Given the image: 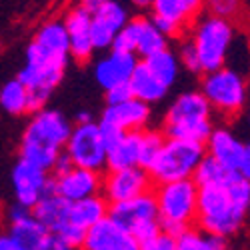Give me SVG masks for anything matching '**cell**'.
Listing matches in <instances>:
<instances>
[{
    "instance_id": "6da1fadb",
    "label": "cell",
    "mask_w": 250,
    "mask_h": 250,
    "mask_svg": "<svg viewBox=\"0 0 250 250\" xmlns=\"http://www.w3.org/2000/svg\"><path fill=\"white\" fill-rule=\"evenodd\" d=\"M70 56V38L64 20H46L34 32L24 52L18 78L30 90V114L46 108V102L62 82Z\"/></svg>"
},
{
    "instance_id": "7a4b0ae2",
    "label": "cell",
    "mask_w": 250,
    "mask_h": 250,
    "mask_svg": "<svg viewBox=\"0 0 250 250\" xmlns=\"http://www.w3.org/2000/svg\"><path fill=\"white\" fill-rule=\"evenodd\" d=\"M250 212V180L230 174L224 182L200 188L198 226L202 230L230 238L244 226Z\"/></svg>"
},
{
    "instance_id": "3957f363",
    "label": "cell",
    "mask_w": 250,
    "mask_h": 250,
    "mask_svg": "<svg viewBox=\"0 0 250 250\" xmlns=\"http://www.w3.org/2000/svg\"><path fill=\"white\" fill-rule=\"evenodd\" d=\"M72 128L70 120L60 110L42 108L34 112L20 138V158L50 172L56 160L64 154Z\"/></svg>"
},
{
    "instance_id": "277c9868",
    "label": "cell",
    "mask_w": 250,
    "mask_h": 250,
    "mask_svg": "<svg viewBox=\"0 0 250 250\" xmlns=\"http://www.w3.org/2000/svg\"><path fill=\"white\" fill-rule=\"evenodd\" d=\"M212 112L214 110L202 90L180 92L164 114L162 132L166 138H182L206 144L214 130Z\"/></svg>"
},
{
    "instance_id": "5b68a950",
    "label": "cell",
    "mask_w": 250,
    "mask_h": 250,
    "mask_svg": "<svg viewBox=\"0 0 250 250\" xmlns=\"http://www.w3.org/2000/svg\"><path fill=\"white\" fill-rule=\"evenodd\" d=\"M154 196L158 202L162 232L180 238L198 218L200 186L194 178L164 182L156 186Z\"/></svg>"
},
{
    "instance_id": "8992f818",
    "label": "cell",
    "mask_w": 250,
    "mask_h": 250,
    "mask_svg": "<svg viewBox=\"0 0 250 250\" xmlns=\"http://www.w3.org/2000/svg\"><path fill=\"white\" fill-rule=\"evenodd\" d=\"M206 156V144L182 138H166L164 146L148 168L154 184L192 178Z\"/></svg>"
},
{
    "instance_id": "52a82bcc",
    "label": "cell",
    "mask_w": 250,
    "mask_h": 250,
    "mask_svg": "<svg viewBox=\"0 0 250 250\" xmlns=\"http://www.w3.org/2000/svg\"><path fill=\"white\" fill-rule=\"evenodd\" d=\"M190 40L198 50L204 74L212 72L226 64L234 42V26L230 22V18L216 16V14L204 16L194 24Z\"/></svg>"
},
{
    "instance_id": "ba28073f",
    "label": "cell",
    "mask_w": 250,
    "mask_h": 250,
    "mask_svg": "<svg viewBox=\"0 0 250 250\" xmlns=\"http://www.w3.org/2000/svg\"><path fill=\"white\" fill-rule=\"evenodd\" d=\"M200 90L210 102L212 110L222 116H236L248 102V86L244 76L228 66L206 72Z\"/></svg>"
},
{
    "instance_id": "9c48e42d",
    "label": "cell",
    "mask_w": 250,
    "mask_h": 250,
    "mask_svg": "<svg viewBox=\"0 0 250 250\" xmlns=\"http://www.w3.org/2000/svg\"><path fill=\"white\" fill-rule=\"evenodd\" d=\"M110 218H114L120 226L126 230L142 244L156 234L162 232V222H160V212H158V202L152 192H146L142 196L110 204Z\"/></svg>"
},
{
    "instance_id": "30bf717a",
    "label": "cell",
    "mask_w": 250,
    "mask_h": 250,
    "mask_svg": "<svg viewBox=\"0 0 250 250\" xmlns=\"http://www.w3.org/2000/svg\"><path fill=\"white\" fill-rule=\"evenodd\" d=\"M64 152L70 156L74 166H80V168L96 172L108 168V140L102 132L100 122L92 120L74 124Z\"/></svg>"
},
{
    "instance_id": "8fae6325",
    "label": "cell",
    "mask_w": 250,
    "mask_h": 250,
    "mask_svg": "<svg viewBox=\"0 0 250 250\" xmlns=\"http://www.w3.org/2000/svg\"><path fill=\"white\" fill-rule=\"evenodd\" d=\"M152 118V108L148 102H144L136 96L118 102V104H106V108L100 114V126L102 132L110 142L122 132L132 130H146Z\"/></svg>"
},
{
    "instance_id": "7c38bea8",
    "label": "cell",
    "mask_w": 250,
    "mask_h": 250,
    "mask_svg": "<svg viewBox=\"0 0 250 250\" xmlns=\"http://www.w3.org/2000/svg\"><path fill=\"white\" fill-rule=\"evenodd\" d=\"M10 186L14 202L34 208L40 198H42L52 186V176L48 170L40 168V166L18 158L10 170Z\"/></svg>"
},
{
    "instance_id": "4fadbf2b",
    "label": "cell",
    "mask_w": 250,
    "mask_h": 250,
    "mask_svg": "<svg viewBox=\"0 0 250 250\" xmlns=\"http://www.w3.org/2000/svg\"><path fill=\"white\" fill-rule=\"evenodd\" d=\"M152 186H154V180L150 172L146 168H142V166L108 170V174L102 178V196L110 204H116V202H124L146 192H152Z\"/></svg>"
},
{
    "instance_id": "5bb4252c",
    "label": "cell",
    "mask_w": 250,
    "mask_h": 250,
    "mask_svg": "<svg viewBox=\"0 0 250 250\" xmlns=\"http://www.w3.org/2000/svg\"><path fill=\"white\" fill-rule=\"evenodd\" d=\"M204 4V0H154L150 12L154 24L168 38H176L194 22Z\"/></svg>"
},
{
    "instance_id": "9a60e30c",
    "label": "cell",
    "mask_w": 250,
    "mask_h": 250,
    "mask_svg": "<svg viewBox=\"0 0 250 250\" xmlns=\"http://www.w3.org/2000/svg\"><path fill=\"white\" fill-rule=\"evenodd\" d=\"M62 20H64L70 38V56L80 64H84L96 52L94 36H92V8H88L82 2L74 4Z\"/></svg>"
},
{
    "instance_id": "2e32d148",
    "label": "cell",
    "mask_w": 250,
    "mask_h": 250,
    "mask_svg": "<svg viewBox=\"0 0 250 250\" xmlns=\"http://www.w3.org/2000/svg\"><path fill=\"white\" fill-rule=\"evenodd\" d=\"M138 54L110 48L104 52L94 62V80L96 84L106 92L118 84H126L130 82L136 66H138Z\"/></svg>"
},
{
    "instance_id": "e0dca14e",
    "label": "cell",
    "mask_w": 250,
    "mask_h": 250,
    "mask_svg": "<svg viewBox=\"0 0 250 250\" xmlns=\"http://www.w3.org/2000/svg\"><path fill=\"white\" fill-rule=\"evenodd\" d=\"M128 10L118 0H104L92 8V36L96 50H110L118 32L128 22Z\"/></svg>"
},
{
    "instance_id": "ac0fdd59",
    "label": "cell",
    "mask_w": 250,
    "mask_h": 250,
    "mask_svg": "<svg viewBox=\"0 0 250 250\" xmlns=\"http://www.w3.org/2000/svg\"><path fill=\"white\" fill-rule=\"evenodd\" d=\"M52 188L68 202H78L96 194H102V176L96 170L74 166L66 174L52 176Z\"/></svg>"
},
{
    "instance_id": "d6986e66",
    "label": "cell",
    "mask_w": 250,
    "mask_h": 250,
    "mask_svg": "<svg viewBox=\"0 0 250 250\" xmlns=\"http://www.w3.org/2000/svg\"><path fill=\"white\" fill-rule=\"evenodd\" d=\"M80 250H140V242L114 218L106 216L86 232Z\"/></svg>"
},
{
    "instance_id": "ffe728a7",
    "label": "cell",
    "mask_w": 250,
    "mask_h": 250,
    "mask_svg": "<svg viewBox=\"0 0 250 250\" xmlns=\"http://www.w3.org/2000/svg\"><path fill=\"white\" fill-rule=\"evenodd\" d=\"M6 218H8V232L16 240L22 242L28 250H36L40 244L46 240V236L50 234L46 224H42L34 216L32 208L22 206L18 202H14L8 208Z\"/></svg>"
},
{
    "instance_id": "44dd1931",
    "label": "cell",
    "mask_w": 250,
    "mask_h": 250,
    "mask_svg": "<svg viewBox=\"0 0 250 250\" xmlns=\"http://www.w3.org/2000/svg\"><path fill=\"white\" fill-rule=\"evenodd\" d=\"M244 152V142L228 128H214L206 140V154L218 160L226 170L238 174V166Z\"/></svg>"
},
{
    "instance_id": "7402d4cb",
    "label": "cell",
    "mask_w": 250,
    "mask_h": 250,
    "mask_svg": "<svg viewBox=\"0 0 250 250\" xmlns=\"http://www.w3.org/2000/svg\"><path fill=\"white\" fill-rule=\"evenodd\" d=\"M142 132H122L108 142V170L142 166Z\"/></svg>"
},
{
    "instance_id": "603a6c76",
    "label": "cell",
    "mask_w": 250,
    "mask_h": 250,
    "mask_svg": "<svg viewBox=\"0 0 250 250\" xmlns=\"http://www.w3.org/2000/svg\"><path fill=\"white\" fill-rule=\"evenodd\" d=\"M70 204L66 198H62L60 194L54 192V188L50 186V190L40 198V202L32 208L34 216L46 224V228L52 234H60L66 226H70Z\"/></svg>"
},
{
    "instance_id": "cb8c5ba5",
    "label": "cell",
    "mask_w": 250,
    "mask_h": 250,
    "mask_svg": "<svg viewBox=\"0 0 250 250\" xmlns=\"http://www.w3.org/2000/svg\"><path fill=\"white\" fill-rule=\"evenodd\" d=\"M130 88H132V94L144 102H148V104H156L160 100L166 98V94H168L170 86L166 84V82H162L152 70L150 66L146 64L144 60L138 62V66L130 78Z\"/></svg>"
},
{
    "instance_id": "d4e9b609",
    "label": "cell",
    "mask_w": 250,
    "mask_h": 250,
    "mask_svg": "<svg viewBox=\"0 0 250 250\" xmlns=\"http://www.w3.org/2000/svg\"><path fill=\"white\" fill-rule=\"evenodd\" d=\"M108 212H110V202L102 194H96L70 204V222L88 232L94 224H98L102 218H106Z\"/></svg>"
},
{
    "instance_id": "484cf974",
    "label": "cell",
    "mask_w": 250,
    "mask_h": 250,
    "mask_svg": "<svg viewBox=\"0 0 250 250\" xmlns=\"http://www.w3.org/2000/svg\"><path fill=\"white\" fill-rule=\"evenodd\" d=\"M0 106L10 116H22L30 112V90L18 76L6 80L0 88Z\"/></svg>"
},
{
    "instance_id": "4316f807",
    "label": "cell",
    "mask_w": 250,
    "mask_h": 250,
    "mask_svg": "<svg viewBox=\"0 0 250 250\" xmlns=\"http://www.w3.org/2000/svg\"><path fill=\"white\" fill-rule=\"evenodd\" d=\"M142 60L146 62V64L150 66V70L162 82H166L168 86H172L174 82L178 80V74H180V68H182L178 52H174L170 48H164V50H160V52H156V54H152L148 58H142Z\"/></svg>"
},
{
    "instance_id": "83f0119b",
    "label": "cell",
    "mask_w": 250,
    "mask_h": 250,
    "mask_svg": "<svg viewBox=\"0 0 250 250\" xmlns=\"http://www.w3.org/2000/svg\"><path fill=\"white\" fill-rule=\"evenodd\" d=\"M164 48H168V36H166L152 18L142 16V30H140V40H138V58H148Z\"/></svg>"
},
{
    "instance_id": "f1b7e54d",
    "label": "cell",
    "mask_w": 250,
    "mask_h": 250,
    "mask_svg": "<svg viewBox=\"0 0 250 250\" xmlns=\"http://www.w3.org/2000/svg\"><path fill=\"white\" fill-rule=\"evenodd\" d=\"M178 250H228L224 236H216L202 230V228H188L178 238Z\"/></svg>"
},
{
    "instance_id": "f546056e",
    "label": "cell",
    "mask_w": 250,
    "mask_h": 250,
    "mask_svg": "<svg viewBox=\"0 0 250 250\" xmlns=\"http://www.w3.org/2000/svg\"><path fill=\"white\" fill-rule=\"evenodd\" d=\"M230 174H234V172L226 170L218 160H214L212 156L206 154L202 158V162L198 164V168H196V172H194L192 178L196 180V184L200 186V188H204V186H214V184L224 182Z\"/></svg>"
},
{
    "instance_id": "4dcf8cb0",
    "label": "cell",
    "mask_w": 250,
    "mask_h": 250,
    "mask_svg": "<svg viewBox=\"0 0 250 250\" xmlns=\"http://www.w3.org/2000/svg\"><path fill=\"white\" fill-rule=\"evenodd\" d=\"M166 142V134L160 130L146 128L142 132V168H150Z\"/></svg>"
},
{
    "instance_id": "1f68e13d",
    "label": "cell",
    "mask_w": 250,
    "mask_h": 250,
    "mask_svg": "<svg viewBox=\"0 0 250 250\" xmlns=\"http://www.w3.org/2000/svg\"><path fill=\"white\" fill-rule=\"evenodd\" d=\"M140 30H142V16H136V18H130L126 26H124L116 40H114V46L116 50H126V52H134L138 50V40H140Z\"/></svg>"
},
{
    "instance_id": "d6a6232c",
    "label": "cell",
    "mask_w": 250,
    "mask_h": 250,
    "mask_svg": "<svg viewBox=\"0 0 250 250\" xmlns=\"http://www.w3.org/2000/svg\"><path fill=\"white\" fill-rule=\"evenodd\" d=\"M178 58H180V64L184 70H188L192 74H204L202 70V62H200V56H198V50L196 46L192 44V40H184L178 48Z\"/></svg>"
},
{
    "instance_id": "836d02e7",
    "label": "cell",
    "mask_w": 250,
    "mask_h": 250,
    "mask_svg": "<svg viewBox=\"0 0 250 250\" xmlns=\"http://www.w3.org/2000/svg\"><path fill=\"white\" fill-rule=\"evenodd\" d=\"M140 250H178V238L160 232L154 238L140 244Z\"/></svg>"
},
{
    "instance_id": "e575fe53",
    "label": "cell",
    "mask_w": 250,
    "mask_h": 250,
    "mask_svg": "<svg viewBox=\"0 0 250 250\" xmlns=\"http://www.w3.org/2000/svg\"><path fill=\"white\" fill-rule=\"evenodd\" d=\"M204 2L208 8H210L212 14L224 16V18L234 16L238 6H240V0H204Z\"/></svg>"
},
{
    "instance_id": "d590c367",
    "label": "cell",
    "mask_w": 250,
    "mask_h": 250,
    "mask_svg": "<svg viewBox=\"0 0 250 250\" xmlns=\"http://www.w3.org/2000/svg\"><path fill=\"white\" fill-rule=\"evenodd\" d=\"M104 94H106V104H118V102H124V100H128V98L134 96L128 82L126 84H118V86L106 90Z\"/></svg>"
},
{
    "instance_id": "8d00e7d4",
    "label": "cell",
    "mask_w": 250,
    "mask_h": 250,
    "mask_svg": "<svg viewBox=\"0 0 250 250\" xmlns=\"http://www.w3.org/2000/svg\"><path fill=\"white\" fill-rule=\"evenodd\" d=\"M36 250H76V248H72L66 240H62L58 234H48L46 236V240L42 242V244H40Z\"/></svg>"
},
{
    "instance_id": "74e56055",
    "label": "cell",
    "mask_w": 250,
    "mask_h": 250,
    "mask_svg": "<svg viewBox=\"0 0 250 250\" xmlns=\"http://www.w3.org/2000/svg\"><path fill=\"white\" fill-rule=\"evenodd\" d=\"M0 250H28L20 240H16L10 232H4L0 236Z\"/></svg>"
},
{
    "instance_id": "f35d334b",
    "label": "cell",
    "mask_w": 250,
    "mask_h": 250,
    "mask_svg": "<svg viewBox=\"0 0 250 250\" xmlns=\"http://www.w3.org/2000/svg\"><path fill=\"white\" fill-rule=\"evenodd\" d=\"M238 174L244 176L246 180H250V140L244 142V152H242V160L238 166Z\"/></svg>"
},
{
    "instance_id": "ab89813d",
    "label": "cell",
    "mask_w": 250,
    "mask_h": 250,
    "mask_svg": "<svg viewBox=\"0 0 250 250\" xmlns=\"http://www.w3.org/2000/svg\"><path fill=\"white\" fill-rule=\"evenodd\" d=\"M130 2H132L136 8H152L154 0H130Z\"/></svg>"
},
{
    "instance_id": "60d3db41",
    "label": "cell",
    "mask_w": 250,
    "mask_h": 250,
    "mask_svg": "<svg viewBox=\"0 0 250 250\" xmlns=\"http://www.w3.org/2000/svg\"><path fill=\"white\" fill-rule=\"evenodd\" d=\"M84 122H92V116H90L86 110H82V112L76 116V124H84Z\"/></svg>"
},
{
    "instance_id": "b9f144b4",
    "label": "cell",
    "mask_w": 250,
    "mask_h": 250,
    "mask_svg": "<svg viewBox=\"0 0 250 250\" xmlns=\"http://www.w3.org/2000/svg\"><path fill=\"white\" fill-rule=\"evenodd\" d=\"M82 4H86L88 8H94V6H98L100 2H104V0H80Z\"/></svg>"
},
{
    "instance_id": "7bdbcfd3",
    "label": "cell",
    "mask_w": 250,
    "mask_h": 250,
    "mask_svg": "<svg viewBox=\"0 0 250 250\" xmlns=\"http://www.w3.org/2000/svg\"><path fill=\"white\" fill-rule=\"evenodd\" d=\"M246 122H248V126H250V110H248V114H246Z\"/></svg>"
}]
</instances>
